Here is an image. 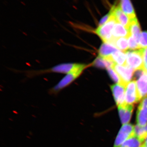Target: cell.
<instances>
[{
    "label": "cell",
    "mask_w": 147,
    "mask_h": 147,
    "mask_svg": "<svg viewBox=\"0 0 147 147\" xmlns=\"http://www.w3.org/2000/svg\"><path fill=\"white\" fill-rule=\"evenodd\" d=\"M89 65L79 63H63L59 64L47 69L32 71L28 72L29 76L42 75L47 73L68 74L82 69L87 68Z\"/></svg>",
    "instance_id": "cell-1"
},
{
    "label": "cell",
    "mask_w": 147,
    "mask_h": 147,
    "mask_svg": "<svg viewBox=\"0 0 147 147\" xmlns=\"http://www.w3.org/2000/svg\"><path fill=\"white\" fill-rule=\"evenodd\" d=\"M85 69H82L65 74V76L61 79L57 84L50 89L49 93L50 94H57L61 91L70 86L72 83L75 82L82 75Z\"/></svg>",
    "instance_id": "cell-2"
},
{
    "label": "cell",
    "mask_w": 147,
    "mask_h": 147,
    "mask_svg": "<svg viewBox=\"0 0 147 147\" xmlns=\"http://www.w3.org/2000/svg\"><path fill=\"white\" fill-rule=\"evenodd\" d=\"M117 21L112 14L109 20L102 26H98L95 30L94 32L100 37L104 42L111 43L113 39L112 31Z\"/></svg>",
    "instance_id": "cell-3"
},
{
    "label": "cell",
    "mask_w": 147,
    "mask_h": 147,
    "mask_svg": "<svg viewBox=\"0 0 147 147\" xmlns=\"http://www.w3.org/2000/svg\"><path fill=\"white\" fill-rule=\"evenodd\" d=\"M127 65L134 71L143 70V49L126 53Z\"/></svg>",
    "instance_id": "cell-4"
},
{
    "label": "cell",
    "mask_w": 147,
    "mask_h": 147,
    "mask_svg": "<svg viewBox=\"0 0 147 147\" xmlns=\"http://www.w3.org/2000/svg\"><path fill=\"white\" fill-rule=\"evenodd\" d=\"M134 126L131 124L123 125L117 137L113 147H119L121 145L134 134Z\"/></svg>",
    "instance_id": "cell-5"
},
{
    "label": "cell",
    "mask_w": 147,
    "mask_h": 147,
    "mask_svg": "<svg viewBox=\"0 0 147 147\" xmlns=\"http://www.w3.org/2000/svg\"><path fill=\"white\" fill-rule=\"evenodd\" d=\"M112 67L118 74L123 85L126 86L132 79L134 70L127 65H120L115 63Z\"/></svg>",
    "instance_id": "cell-6"
},
{
    "label": "cell",
    "mask_w": 147,
    "mask_h": 147,
    "mask_svg": "<svg viewBox=\"0 0 147 147\" xmlns=\"http://www.w3.org/2000/svg\"><path fill=\"white\" fill-rule=\"evenodd\" d=\"M140 100L137 90V82L133 81L129 82L126 86L125 102L134 105Z\"/></svg>",
    "instance_id": "cell-7"
},
{
    "label": "cell",
    "mask_w": 147,
    "mask_h": 147,
    "mask_svg": "<svg viewBox=\"0 0 147 147\" xmlns=\"http://www.w3.org/2000/svg\"><path fill=\"white\" fill-rule=\"evenodd\" d=\"M137 125L144 127L147 125V96L142 98L137 110Z\"/></svg>",
    "instance_id": "cell-8"
},
{
    "label": "cell",
    "mask_w": 147,
    "mask_h": 147,
    "mask_svg": "<svg viewBox=\"0 0 147 147\" xmlns=\"http://www.w3.org/2000/svg\"><path fill=\"white\" fill-rule=\"evenodd\" d=\"M119 116L123 125L129 123L131 119L134 105L124 102L118 106Z\"/></svg>",
    "instance_id": "cell-9"
},
{
    "label": "cell",
    "mask_w": 147,
    "mask_h": 147,
    "mask_svg": "<svg viewBox=\"0 0 147 147\" xmlns=\"http://www.w3.org/2000/svg\"><path fill=\"white\" fill-rule=\"evenodd\" d=\"M126 86L122 84H117L110 86L114 99L117 106L125 102Z\"/></svg>",
    "instance_id": "cell-10"
},
{
    "label": "cell",
    "mask_w": 147,
    "mask_h": 147,
    "mask_svg": "<svg viewBox=\"0 0 147 147\" xmlns=\"http://www.w3.org/2000/svg\"><path fill=\"white\" fill-rule=\"evenodd\" d=\"M113 16L116 21L129 29L130 25V20L128 16L123 11L119 5H116L115 4L113 6Z\"/></svg>",
    "instance_id": "cell-11"
},
{
    "label": "cell",
    "mask_w": 147,
    "mask_h": 147,
    "mask_svg": "<svg viewBox=\"0 0 147 147\" xmlns=\"http://www.w3.org/2000/svg\"><path fill=\"white\" fill-rule=\"evenodd\" d=\"M137 82V90L140 99L147 96V71H142Z\"/></svg>",
    "instance_id": "cell-12"
},
{
    "label": "cell",
    "mask_w": 147,
    "mask_h": 147,
    "mask_svg": "<svg viewBox=\"0 0 147 147\" xmlns=\"http://www.w3.org/2000/svg\"><path fill=\"white\" fill-rule=\"evenodd\" d=\"M119 5L130 20L137 18L134 6L131 0H120Z\"/></svg>",
    "instance_id": "cell-13"
},
{
    "label": "cell",
    "mask_w": 147,
    "mask_h": 147,
    "mask_svg": "<svg viewBox=\"0 0 147 147\" xmlns=\"http://www.w3.org/2000/svg\"><path fill=\"white\" fill-rule=\"evenodd\" d=\"M112 36L114 38L122 37L128 38L130 36V34L129 29L117 22L112 31Z\"/></svg>",
    "instance_id": "cell-14"
},
{
    "label": "cell",
    "mask_w": 147,
    "mask_h": 147,
    "mask_svg": "<svg viewBox=\"0 0 147 147\" xmlns=\"http://www.w3.org/2000/svg\"><path fill=\"white\" fill-rule=\"evenodd\" d=\"M117 50V49L112 44L104 42L98 50V57L103 58L109 57L114 52Z\"/></svg>",
    "instance_id": "cell-15"
},
{
    "label": "cell",
    "mask_w": 147,
    "mask_h": 147,
    "mask_svg": "<svg viewBox=\"0 0 147 147\" xmlns=\"http://www.w3.org/2000/svg\"><path fill=\"white\" fill-rule=\"evenodd\" d=\"M112 61L114 63L120 65H127L126 53L118 50L112 54L109 57L105 58Z\"/></svg>",
    "instance_id": "cell-16"
},
{
    "label": "cell",
    "mask_w": 147,
    "mask_h": 147,
    "mask_svg": "<svg viewBox=\"0 0 147 147\" xmlns=\"http://www.w3.org/2000/svg\"><path fill=\"white\" fill-rule=\"evenodd\" d=\"M130 20V25L129 30L130 36H133L139 44V37L142 33L140 24L137 18H133Z\"/></svg>",
    "instance_id": "cell-17"
},
{
    "label": "cell",
    "mask_w": 147,
    "mask_h": 147,
    "mask_svg": "<svg viewBox=\"0 0 147 147\" xmlns=\"http://www.w3.org/2000/svg\"><path fill=\"white\" fill-rule=\"evenodd\" d=\"M110 44H112L115 47L125 52L129 49L128 38H114Z\"/></svg>",
    "instance_id": "cell-18"
},
{
    "label": "cell",
    "mask_w": 147,
    "mask_h": 147,
    "mask_svg": "<svg viewBox=\"0 0 147 147\" xmlns=\"http://www.w3.org/2000/svg\"><path fill=\"white\" fill-rule=\"evenodd\" d=\"M115 64L113 61L108 59L98 57L94 61L92 65L96 67L108 69L112 67Z\"/></svg>",
    "instance_id": "cell-19"
},
{
    "label": "cell",
    "mask_w": 147,
    "mask_h": 147,
    "mask_svg": "<svg viewBox=\"0 0 147 147\" xmlns=\"http://www.w3.org/2000/svg\"><path fill=\"white\" fill-rule=\"evenodd\" d=\"M134 135L143 143L147 138V125L144 127L137 125L134 126Z\"/></svg>",
    "instance_id": "cell-20"
},
{
    "label": "cell",
    "mask_w": 147,
    "mask_h": 147,
    "mask_svg": "<svg viewBox=\"0 0 147 147\" xmlns=\"http://www.w3.org/2000/svg\"><path fill=\"white\" fill-rule=\"evenodd\" d=\"M142 143L139 138L134 134L119 147H140Z\"/></svg>",
    "instance_id": "cell-21"
},
{
    "label": "cell",
    "mask_w": 147,
    "mask_h": 147,
    "mask_svg": "<svg viewBox=\"0 0 147 147\" xmlns=\"http://www.w3.org/2000/svg\"><path fill=\"white\" fill-rule=\"evenodd\" d=\"M140 49L147 48V31L142 32L139 40Z\"/></svg>",
    "instance_id": "cell-22"
},
{
    "label": "cell",
    "mask_w": 147,
    "mask_h": 147,
    "mask_svg": "<svg viewBox=\"0 0 147 147\" xmlns=\"http://www.w3.org/2000/svg\"><path fill=\"white\" fill-rule=\"evenodd\" d=\"M107 69V70H108L109 75H110L111 78H112V79H113L114 82H117V84L123 85L122 82L118 74H117V72H116L113 69V67H109V68Z\"/></svg>",
    "instance_id": "cell-23"
},
{
    "label": "cell",
    "mask_w": 147,
    "mask_h": 147,
    "mask_svg": "<svg viewBox=\"0 0 147 147\" xmlns=\"http://www.w3.org/2000/svg\"><path fill=\"white\" fill-rule=\"evenodd\" d=\"M128 42L129 45V49L131 50H137L139 49V44L137 42L136 39L133 36H130L128 38Z\"/></svg>",
    "instance_id": "cell-24"
},
{
    "label": "cell",
    "mask_w": 147,
    "mask_h": 147,
    "mask_svg": "<svg viewBox=\"0 0 147 147\" xmlns=\"http://www.w3.org/2000/svg\"><path fill=\"white\" fill-rule=\"evenodd\" d=\"M143 49V70L147 71V48Z\"/></svg>",
    "instance_id": "cell-25"
},
{
    "label": "cell",
    "mask_w": 147,
    "mask_h": 147,
    "mask_svg": "<svg viewBox=\"0 0 147 147\" xmlns=\"http://www.w3.org/2000/svg\"><path fill=\"white\" fill-rule=\"evenodd\" d=\"M143 144L144 145L145 147H147V139H146V140H145V142H144Z\"/></svg>",
    "instance_id": "cell-26"
},
{
    "label": "cell",
    "mask_w": 147,
    "mask_h": 147,
    "mask_svg": "<svg viewBox=\"0 0 147 147\" xmlns=\"http://www.w3.org/2000/svg\"><path fill=\"white\" fill-rule=\"evenodd\" d=\"M140 147H146L144 145V144H143L142 145V146H140Z\"/></svg>",
    "instance_id": "cell-27"
}]
</instances>
